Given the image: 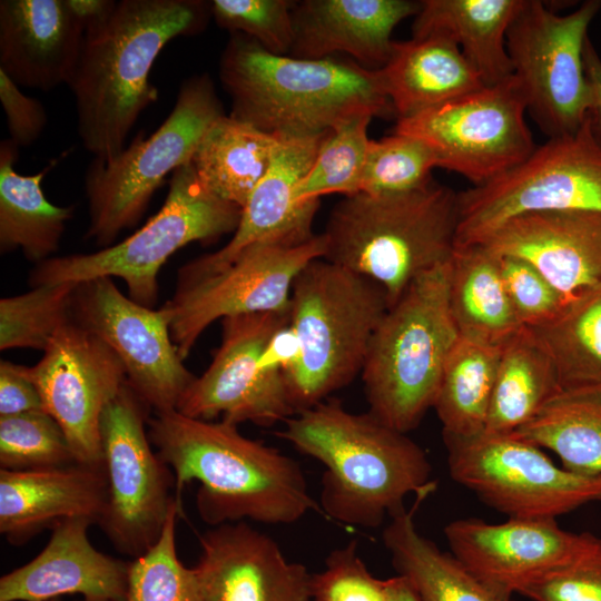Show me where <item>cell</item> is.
Returning a JSON list of instances; mask_svg holds the SVG:
<instances>
[{"instance_id":"cell-1","label":"cell","mask_w":601,"mask_h":601,"mask_svg":"<svg viewBox=\"0 0 601 601\" xmlns=\"http://www.w3.org/2000/svg\"><path fill=\"white\" fill-rule=\"evenodd\" d=\"M210 18V1L120 0L85 28L67 86L82 147L93 158L109 160L125 149L139 116L158 100L149 76L160 51L176 38L203 32Z\"/></svg>"},{"instance_id":"cell-2","label":"cell","mask_w":601,"mask_h":601,"mask_svg":"<svg viewBox=\"0 0 601 601\" xmlns=\"http://www.w3.org/2000/svg\"><path fill=\"white\" fill-rule=\"evenodd\" d=\"M147 431L173 471L177 501L186 484L198 482L197 511L211 526L243 519L292 524L318 508L298 462L246 437L235 424L173 410L149 416Z\"/></svg>"},{"instance_id":"cell-3","label":"cell","mask_w":601,"mask_h":601,"mask_svg":"<svg viewBox=\"0 0 601 601\" xmlns=\"http://www.w3.org/2000/svg\"><path fill=\"white\" fill-rule=\"evenodd\" d=\"M276 434L324 465L321 508L345 525L377 528L407 495L436 487L425 451L407 433L338 401L295 413Z\"/></svg>"},{"instance_id":"cell-4","label":"cell","mask_w":601,"mask_h":601,"mask_svg":"<svg viewBox=\"0 0 601 601\" xmlns=\"http://www.w3.org/2000/svg\"><path fill=\"white\" fill-rule=\"evenodd\" d=\"M218 72L229 116L276 137H315L355 117L395 115L377 69L334 56L274 55L243 33H230Z\"/></svg>"},{"instance_id":"cell-5","label":"cell","mask_w":601,"mask_h":601,"mask_svg":"<svg viewBox=\"0 0 601 601\" xmlns=\"http://www.w3.org/2000/svg\"><path fill=\"white\" fill-rule=\"evenodd\" d=\"M459 193L432 179L392 194L359 191L332 209L323 258L377 283L392 306L456 246Z\"/></svg>"},{"instance_id":"cell-6","label":"cell","mask_w":601,"mask_h":601,"mask_svg":"<svg viewBox=\"0 0 601 601\" xmlns=\"http://www.w3.org/2000/svg\"><path fill=\"white\" fill-rule=\"evenodd\" d=\"M388 307L377 283L325 258L302 269L292 287L288 322L298 354L284 374L296 413L325 401L362 372Z\"/></svg>"},{"instance_id":"cell-7","label":"cell","mask_w":601,"mask_h":601,"mask_svg":"<svg viewBox=\"0 0 601 601\" xmlns=\"http://www.w3.org/2000/svg\"><path fill=\"white\" fill-rule=\"evenodd\" d=\"M450 260L417 277L388 307L361 372L367 412L403 433L433 408L460 337L449 304Z\"/></svg>"},{"instance_id":"cell-8","label":"cell","mask_w":601,"mask_h":601,"mask_svg":"<svg viewBox=\"0 0 601 601\" xmlns=\"http://www.w3.org/2000/svg\"><path fill=\"white\" fill-rule=\"evenodd\" d=\"M242 208L208 191L191 162L170 177L169 190L156 215L124 240L93 253L53 256L37 264L29 285L79 283L96 277L121 278L129 297L154 308L161 266L191 243H213L234 233Z\"/></svg>"},{"instance_id":"cell-9","label":"cell","mask_w":601,"mask_h":601,"mask_svg":"<svg viewBox=\"0 0 601 601\" xmlns=\"http://www.w3.org/2000/svg\"><path fill=\"white\" fill-rule=\"evenodd\" d=\"M225 115L210 76L194 75L181 82L171 111L151 135L140 132L112 159L93 158L85 175V238L105 248L137 225L166 176L190 162L208 129Z\"/></svg>"},{"instance_id":"cell-10","label":"cell","mask_w":601,"mask_h":601,"mask_svg":"<svg viewBox=\"0 0 601 601\" xmlns=\"http://www.w3.org/2000/svg\"><path fill=\"white\" fill-rule=\"evenodd\" d=\"M551 210L601 211V141L589 115L574 132L548 138L519 165L460 191L456 246L512 217Z\"/></svg>"},{"instance_id":"cell-11","label":"cell","mask_w":601,"mask_h":601,"mask_svg":"<svg viewBox=\"0 0 601 601\" xmlns=\"http://www.w3.org/2000/svg\"><path fill=\"white\" fill-rule=\"evenodd\" d=\"M453 481L509 518L556 519L601 501V475L558 466L514 433H442Z\"/></svg>"},{"instance_id":"cell-12","label":"cell","mask_w":601,"mask_h":601,"mask_svg":"<svg viewBox=\"0 0 601 601\" xmlns=\"http://www.w3.org/2000/svg\"><path fill=\"white\" fill-rule=\"evenodd\" d=\"M600 8L601 1L588 0L559 14L540 0H523L506 32L513 76L528 112L548 138L574 132L589 115L583 48Z\"/></svg>"},{"instance_id":"cell-13","label":"cell","mask_w":601,"mask_h":601,"mask_svg":"<svg viewBox=\"0 0 601 601\" xmlns=\"http://www.w3.org/2000/svg\"><path fill=\"white\" fill-rule=\"evenodd\" d=\"M149 410L126 382L99 425L107 501L98 524L119 552L132 558L157 542L178 502L173 471L148 436Z\"/></svg>"},{"instance_id":"cell-14","label":"cell","mask_w":601,"mask_h":601,"mask_svg":"<svg viewBox=\"0 0 601 601\" xmlns=\"http://www.w3.org/2000/svg\"><path fill=\"white\" fill-rule=\"evenodd\" d=\"M526 102L512 75L450 102L397 119L394 132L416 137L436 154L440 168L483 185L535 149Z\"/></svg>"},{"instance_id":"cell-15","label":"cell","mask_w":601,"mask_h":601,"mask_svg":"<svg viewBox=\"0 0 601 601\" xmlns=\"http://www.w3.org/2000/svg\"><path fill=\"white\" fill-rule=\"evenodd\" d=\"M325 250L322 233L300 245L254 244L214 273L177 280L164 307L180 357L190 354L217 319L288 309L295 278L312 260L323 258Z\"/></svg>"},{"instance_id":"cell-16","label":"cell","mask_w":601,"mask_h":601,"mask_svg":"<svg viewBox=\"0 0 601 601\" xmlns=\"http://www.w3.org/2000/svg\"><path fill=\"white\" fill-rule=\"evenodd\" d=\"M70 318L112 349L128 385L154 413L177 410L196 376L178 354L164 306H142L124 295L110 277H96L77 283Z\"/></svg>"},{"instance_id":"cell-17","label":"cell","mask_w":601,"mask_h":601,"mask_svg":"<svg viewBox=\"0 0 601 601\" xmlns=\"http://www.w3.org/2000/svg\"><path fill=\"white\" fill-rule=\"evenodd\" d=\"M289 322V308L221 319V342L208 368L181 396L177 411L199 420L269 426L296 412L285 376L265 368L264 351Z\"/></svg>"},{"instance_id":"cell-18","label":"cell","mask_w":601,"mask_h":601,"mask_svg":"<svg viewBox=\"0 0 601 601\" xmlns=\"http://www.w3.org/2000/svg\"><path fill=\"white\" fill-rule=\"evenodd\" d=\"M29 372L45 411L63 430L77 463L104 467L101 414L127 382L119 357L69 317Z\"/></svg>"},{"instance_id":"cell-19","label":"cell","mask_w":601,"mask_h":601,"mask_svg":"<svg viewBox=\"0 0 601 601\" xmlns=\"http://www.w3.org/2000/svg\"><path fill=\"white\" fill-rule=\"evenodd\" d=\"M325 134L305 138L278 137L269 169L243 207L230 240L220 249L184 265L177 280L214 273L254 244L300 245L311 240L316 235L312 226L319 199L300 200L296 188L309 170Z\"/></svg>"},{"instance_id":"cell-20","label":"cell","mask_w":601,"mask_h":601,"mask_svg":"<svg viewBox=\"0 0 601 601\" xmlns=\"http://www.w3.org/2000/svg\"><path fill=\"white\" fill-rule=\"evenodd\" d=\"M193 568L203 601H313V574L269 535L239 521L199 538Z\"/></svg>"},{"instance_id":"cell-21","label":"cell","mask_w":601,"mask_h":601,"mask_svg":"<svg viewBox=\"0 0 601 601\" xmlns=\"http://www.w3.org/2000/svg\"><path fill=\"white\" fill-rule=\"evenodd\" d=\"M450 552L474 575L509 595L566 562L582 532L559 526L556 519L509 518L502 523L459 519L444 528Z\"/></svg>"},{"instance_id":"cell-22","label":"cell","mask_w":601,"mask_h":601,"mask_svg":"<svg viewBox=\"0 0 601 601\" xmlns=\"http://www.w3.org/2000/svg\"><path fill=\"white\" fill-rule=\"evenodd\" d=\"M473 244L534 266L565 298L601 284V211L551 210L512 217Z\"/></svg>"},{"instance_id":"cell-23","label":"cell","mask_w":601,"mask_h":601,"mask_svg":"<svg viewBox=\"0 0 601 601\" xmlns=\"http://www.w3.org/2000/svg\"><path fill=\"white\" fill-rule=\"evenodd\" d=\"M96 522L67 519L52 529L41 552L0 579V601H50L80 594L83 601H125L129 562L97 550L88 538Z\"/></svg>"},{"instance_id":"cell-24","label":"cell","mask_w":601,"mask_h":601,"mask_svg":"<svg viewBox=\"0 0 601 601\" xmlns=\"http://www.w3.org/2000/svg\"><path fill=\"white\" fill-rule=\"evenodd\" d=\"M83 36L67 0L0 1V70L20 88L68 85Z\"/></svg>"},{"instance_id":"cell-25","label":"cell","mask_w":601,"mask_h":601,"mask_svg":"<svg viewBox=\"0 0 601 601\" xmlns=\"http://www.w3.org/2000/svg\"><path fill=\"white\" fill-rule=\"evenodd\" d=\"M412 0H305L293 7L292 56L322 59L346 53L361 66L382 68L395 27L420 11Z\"/></svg>"},{"instance_id":"cell-26","label":"cell","mask_w":601,"mask_h":601,"mask_svg":"<svg viewBox=\"0 0 601 601\" xmlns=\"http://www.w3.org/2000/svg\"><path fill=\"white\" fill-rule=\"evenodd\" d=\"M106 501L104 467L76 463L33 471L1 469L0 533L21 545L67 519L86 516L98 524Z\"/></svg>"},{"instance_id":"cell-27","label":"cell","mask_w":601,"mask_h":601,"mask_svg":"<svg viewBox=\"0 0 601 601\" xmlns=\"http://www.w3.org/2000/svg\"><path fill=\"white\" fill-rule=\"evenodd\" d=\"M377 71L397 119L485 86L459 47L440 36L394 41L388 60Z\"/></svg>"},{"instance_id":"cell-28","label":"cell","mask_w":601,"mask_h":601,"mask_svg":"<svg viewBox=\"0 0 601 601\" xmlns=\"http://www.w3.org/2000/svg\"><path fill=\"white\" fill-rule=\"evenodd\" d=\"M523 0H424L414 17L412 38L452 40L485 86L513 75L506 32Z\"/></svg>"},{"instance_id":"cell-29","label":"cell","mask_w":601,"mask_h":601,"mask_svg":"<svg viewBox=\"0 0 601 601\" xmlns=\"http://www.w3.org/2000/svg\"><path fill=\"white\" fill-rule=\"evenodd\" d=\"M432 492L416 494L412 508L392 515L383 530V543L398 575L408 582L420 601H514L421 534L415 513Z\"/></svg>"},{"instance_id":"cell-30","label":"cell","mask_w":601,"mask_h":601,"mask_svg":"<svg viewBox=\"0 0 601 601\" xmlns=\"http://www.w3.org/2000/svg\"><path fill=\"white\" fill-rule=\"evenodd\" d=\"M449 304L462 338L503 346L523 327L505 290L497 255L481 244L455 247Z\"/></svg>"},{"instance_id":"cell-31","label":"cell","mask_w":601,"mask_h":601,"mask_svg":"<svg viewBox=\"0 0 601 601\" xmlns=\"http://www.w3.org/2000/svg\"><path fill=\"white\" fill-rule=\"evenodd\" d=\"M18 147L10 140L0 144V250L20 249L37 264L58 250L73 206H56L43 194L46 169L35 175L16 171Z\"/></svg>"},{"instance_id":"cell-32","label":"cell","mask_w":601,"mask_h":601,"mask_svg":"<svg viewBox=\"0 0 601 601\" xmlns=\"http://www.w3.org/2000/svg\"><path fill=\"white\" fill-rule=\"evenodd\" d=\"M278 137L225 115L206 132L190 162L203 186L242 209L267 174Z\"/></svg>"},{"instance_id":"cell-33","label":"cell","mask_w":601,"mask_h":601,"mask_svg":"<svg viewBox=\"0 0 601 601\" xmlns=\"http://www.w3.org/2000/svg\"><path fill=\"white\" fill-rule=\"evenodd\" d=\"M559 392L551 357L523 326L502 346L484 431L515 432Z\"/></svg>"},{"instance_id":"cell-34","label":"cell","mask_w":601,"mask_h":601,"mask_svg":"<svg viewBox=\"0 0 601 601\" xmlns=\"http://www.w3.org/2000/svg\"><path fill=\"white\" fill-rule=\"evenodd\" d=\"M528 327L551 357L561 391L601 387V284L578 290L550 321Z\"/></svg>"},{"instance_id":"cell-35","label":"cell","mask_w":601,"mask_h":601,"mask_svg":"<svg viewBox=\"0 0 601 601\" xmlns=\"http://www.w3.org/2000/svg\"><path fill=\"white\" fill-rule=\"evenodd\" d=\"M513 433L556 454L564 469L601 475V387L559 392Z\"/></svg>"},{"instance_id":"cell-36","label":"cell","mask_w":601,"mask_h":601,"mask_svg":"<svg viewBox=\"0 0 601 601\" xmlns=\"http://www.w3.org/2000/svg\"><path fill=\"white\" fill-rule=\"evenodd\" d=\"M501 349L459 337L433 405L442 433L470 436L485 430Z\"/></svg>"},{"instance_id":"cell-37","label":"cell","mask_w":601,"mask_h":601,"mask_svg":"<svg viewBox=\"0 0 601 601\" xmlns=\"http://www.w3.org/2000/svg\"><path fill=\"white\" fill-rule=\"evenodd\" d=\"M372 119L355 117L325 134L309 170L297 185V198L319 199L327 194L345 197L359 193L371 140L367 127Z\"/></svg>"},{"instance_id":"cell-38","label":"cell","mask_w":601,"mask_h":601,"mask_svg":"<svg viewBox=\"0 0 601 601\" xmlns=\"http://www.w3.org/2000/svg\"><path fill=\"white\" fill-rule=\"evenodd\" d=\"M77 283L40 285L0 299V349L33 348L42 352L58 328L69 319Z\"/></svg>"},{"instance_id":"cell-39","label":"cell","mask_w":601,"mask_h":601,"mask_svg":"<svg viewBox=\"0 0 601 601\" xmlns=\"http://www.w3.org/2000/svg\"><path fill=\"white\" fill-rule=\"evenodd\" d=\"M176 502L157 542L129 562L125 601H203L193 568L185 566L176 549Z\"/></svg>"},{"instance_id":"cell-40","label":"cell","mask_w":601,"mask_h":601,"mask_svg":"<svg viewBox=\"0 0 601 601\" xmlns=\"http://www.w3.org/2000/svg\"><path fill=\"white\" fill-rule=\"evenodd\" d=\"M69 441L46 411L0 417V465L33 471L76 464Z\"/></svg>"},{"instance_id":"cell-41","label":"cell","mask_w":601,"mask_h":601,"mask_svg":"<svg viewBox=\"0 0 601 601\" xmlns=\"http://www.w3.org/2000/svg\"><path fill=\"white\" fill-rule=\"evenodd\" d=\"M437 167L436 154L416 137L393 132L371 139L359 191L392 194L416 189L433 179L432 170Z\"/></svg>"},{"instance_id":"cell-42","label":"cell","mask_w":601,"mask_h":601,"mask_svg":"<svg viewBox=\"0 0 601 601\" xmlns=\"http://www.w3.org/2000/svg\"><path fill=\"white\" fill-rule=\"evenodd\" d=\"M288 0H213L211 18L230 33H243L265 50L286 56L294 43L293 7Z\"/></svg>"},{"instance_id":"cell-43","label":"cell","mask_w":601,"mask_h":601,"mask_svg":"<svg viewBox=\"0 0 601 601\" xmlns=\"http://www.w3.org/2000/svg\"><path fill=\"white\" fill-rule=\"evenodd\" d=\"M531 601H601V538L582 532L575 553L518 591Z\"/></svg>"},{"instance_id":"cell-44","label":"cell","mask_w":601,"mask_h":601,"mask_svg":"<svg viewBox=\"0 0 601 601\" xmlns=\"http://www.w3.org/2000/svg\"><path fill=\"white\" fill-rule=\"evenodd\" d=\"M313 601H387L384 581L367 570L356 541L333 550L322 572L313 574Z\"/></svg>"},{"instance_id":"cell-45","label":"cell","mask_w":601,"mask_h":601,"mask_svg":"<svg viewBox=\"0 0 601 601\" xmlns=\"http://www.w3.org/2000/svg\"><path fill=\"white\" fill-rule=\"evenodd\" d=\"M497 257L505 290L521 324L536 326L554 317L566 298L526 260Z\"/></svg>"},{"instance_id":"cell-46","label":"cell","mask_w":601,"mask_h":601,"mask_svg":"<svg viewBox=\"0 0 601 601\" xmlns=\"http://www.w3.org/2000/svg\"><path fill=\"white\" fill-rule=\"evenodd\" d=\"M0 101L6 115L10 140L18 147H29L42 135L47 111L38 99L27 96L0 70Z\"/></svg>"},{"instance_id":"cell-47","label":"cell","mask_w":601,"mask_h":601,"mask_svg":"<svg viewBox=\"0 0 601 601\" xmlns=\"http://www.w3.org/2000/svg\"><path fill=\"white\" fill-rule=\"evenodd\" d=\"M45 411L29 367L2 359L0 363V417Z\"/></svg>"},{"instance_id":"cell-48","label":"cell","mask_w":601,"mask_h":601,"mask_svg":"<svg viewBox=\"0 0 601 601\" xmlns=\"http://www.w3.org/2000/svg\"><path fill=\"white\" fill-rule=\"evenodd\" d=\"M585 76L591 89L589 118L595 136L601 141V58L589 37L583 48Z\"/></svg>"},{"instance_id":"cell-49","label":"cell","mask_w":601,"mask_h":601,"mask_svg":"<svg viewBox=\"0 0 601 601\" xmlns=\"http://www.w3.org/2000/svg\"><path fill=\"white\" fill-rule=\"evenodd\" d=\"M67 2L85 28L105 19L116 4L115 0H67Z\"/></svg>"},{"instance_id":"cell-50","label":"cell","mask_w":601,"mask_h":601,"mask_svg":"<svg viewBox=\"0 0 601 601\" xmlns=\"http://www.w3.org/2000/svg\"><path fill=\"white\" fill-rule=\"evenodd\" d=\"M387 601H420L418 597L401 575L384 580Z\"/></svg>"},{"instance_id":"cell-51","label":"cell","mask_w":601,"mask_h":601,"mask_svg":"<svg viewBox=\"0 0 601 601\" xmlns=\"http://www.w3.org/2000/svg\"><path fill=\"white\" fill-rule=\"evenodd\" d=\"M50 601H60L59 599L50 600Z\"/></svg>"}]
</instances>
